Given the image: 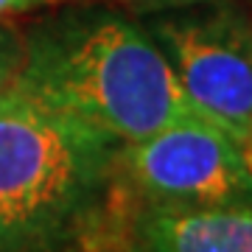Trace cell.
Returning a JSON list of instances; mask_svg holds the SVG:
<instances>
[{
	"label": "cell",
	"mask_w": 252,
	"mask_h": 252,
	"mask_svg": "<svg viewBox=\"0 0 252 252\" xmlns=\"http://www.w3.org/2000/svg\"><path fill=\"white\" fill-rule=\"evenodd\" d=\"M121 146L14 81L0 95V252H121Z\"/></svg>",
	"instance_id": "cell-1"
},
{
	"label": "cell",
	"mask_w": 252,
	"mask_h": 252,
	"mask_svg": "<svg viewBox=\"0 0 252 252\" xmlns=\"http://www.w3.org/2000/svg\"><path fill=\"white\" fill-rule=\"evenodd\" d=\"M20 28L26 59L17 79L51 107L118 143L205 121L140 17L124 6L64 0Z\"/></svg>",
	"instance_id": "cell-2"
},
{
	"label": "cell",
	"mask_w": 252,
	"mask_h": 252,
	"mask_svg": "<svg viewBox=\"0 0 252 252\" xmlns=\"http://www.w3.org/2000/svg\"><path fill=\"white\" fill-rule=\"evenodd\" d=\"M182 93L252 168V6L207 0L140 17Z\"/></svg>",
	"instance_id": "cell-3"
},
{
	"label": "cell",
	"mask_w": 252,
	"mask_h": 252,
	"mask_svg": "<svg viewBox=\"0 0 252 252\" xmlns=\"http://www.w3.org/2000/svg\"><path fill=\"white\" fill-rule=\"evenodd\" d=\"M118 165L132 205H252L250 162L221 129L205 121L177 124L124 143Z\"/></svg>",
	"instance_id": "cell-4"
},
{
	"label": "cell",
	"mask_w": 252,
	"mask_h": 252,
	"mask_svg": "<svg viewBox=\"0 0 252 252\" xmlns=\"http://www.w3.org/2000/svg\"><path fill=\"white\" fill-rule=\"evenodd\" d=\"M121 252H252V205H132Z\"/></svg>",
	"instance_id": "cell-5"
},
{
	"label": "cell",
	"mask_w": 252,
	"mask_h": 252,
	"mask_svg": "<svg viewBox=\"0 0 252 252\" xmlns=\"http://www.w3.org/2000/svg\"><path fill=\"white\" fill-rule=\"evenodd\" d=\"M26 59V45H23V28L0 20V95L17 81Z\"/></svg>",
	"instance_id": "cell-6"
},
{
	"label": "cell",
	"mask_w": 252,
	"mask_h": 252,
	"mask_svg": "<svg viewBox=\"0 0 252 252\" xmlns=\"http://www.w3.org/2000/svg\"><path fill=\"white\" fill-rule=\"evenodd\" d=\"M118 6H124L126 11H132L137 17L143 14H157V11H171V9H185V6H196V3H207V0H115Z\"/></svg>",
	"instance_id": "cell-7"
},
{
	"label": "cell",
	"mask_w": 252,
	"mask_h": 252,
	"mask_svg": "<svg viewBox=\"0 0 252 252\" xmlns=\"http://www.w3.org/2000/svg\"><path fill=\"white\" fill-rule=\"evenodd\" d=\"M64 0H0V20L17 17V14H31V11L54 9Z\"/></svg>",
	"instance_id": "cell-8"
},
{
	"label": "cell",
	"mask_w": 252,
	"mask_h": 252,
	"mask_svg": "<svg viewBox=\"0 0 252 252\" xmlns=\"http://www.w3.org/2000/svg\"><path fill=\"white\" fill-rule=\"evenodd\" d=\"M244 3H247V6H252V0H244Z\"/></svg>",
	"instance_id": "cell-9"
},
{
	"label": "cell",
	"mask_w": 252,
	"mask_h": 252,
	"mask_svg": "<svg viewBox=\"0 0 252 252\" xmlns=\"http://www.w3.org/2000/svg\"><path fill=\"white\" fill-rule=\"evenodd\" d=\"M109 3H115V0H109Z\"/></svg>",
	"instance_id": "cell-10"
}]
</instances>
